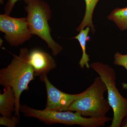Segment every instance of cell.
Wrapping results in <instances>:
<instances>
[{
  "mask_svg": "<svg viewBox=\"0 0 127 127\" xmlns=\"http://www.w3.org/2000/svg\"><path fill=\"white\" fill-rule=\"evenodd\" d=\"M28 48L20 50L18 56L13 55L14 58L6 67L0 70V84L11 87L16 98L15 115L20 118V97L23 91L29 90L28 84L34 79V70L28 61Z\"/></svg>",
  "mask_w": 127,
  "mask_h": 127,
  "instance_id": "obj_1",
  "label": "cell"
},
{
  "mask_svg": "<svg viewBox=\"0 0 127 127\" xmlns=\"http://www.w3.org/2000/svg\"><path fill=\"white\" fill-rule=\"evenodd\" d=\"M106 92L104 82L99 76L97 77L93 83L71 104L67 111L77 112L85 117H104L111 108L104 97Z\"/></svg>",
  "mask_w": 127,
  "mask_h": 127,
  "instance_id": "obj_2",
  "label": "cell"
},
{
  "mask_svg": "<svg viewBox=\"0 0 127 127\" xmlns=\"http://www.w3.org/2000/svg\"><path fill=\"white\" fill-rule=\"evenodd\" d=\"M20 111L26 117L37 119L47 124H61L68 126L100 127H104L107 123L112 120V118L107 116L101 118L85 117L77 112L70 111L38 110L26 105L21 106Z\"/></svg>",
  "mask_w": 127,
  "mask_h": 127,
  "instance_id": "obj_3",
  "label": "cell"
},
{
  "mask_svg": "<svg viewBox=\"0 0 127 127\" xmlns=\"http://www.w3.org/2000/svg\"><path fill=\"white\" fill-rule=\"evenodd\" d=\"M24 7L27 13L28 27L32 35H36L45 41L56 56L61 52L63 48L53 39L51 28L48 24L51 16L49 5L42 0H30Z\"/></svg>",
  "mask_w": 127,
  "mask_h": 127,
  "instance_id": "obj_4",
  "label": "cell"
},
{
  "mask_svg": "<svg viewBox=\"0 0 127 127\" xmlns=\"http://www.w3.org/2000/svg\"><path fill=\"white\" fill-rule=\"evenodd\" d=\"M90 66L97 73L106 86L107 100L113 112L109 127H121L123 120L127 116V98L123 97L116 87L115 70L109 65L102 63H93Z\"/></svg>",
  "mask_w": 127,
  "mask_h": 127,
  "instance_id": "obj_5",
  "label": "cell"
},
{
  "mask_svg": "<svg viewBox=\"0 0 127 127\" xmlns=\"http://www.w3.org/2000/svg\"><path fill=\"white\" fill-rule=\"evenodd\" d=\"M0 31L4 33L6 41L11 46L22 45L32 37L27 18H16L0 15Z\"/></svg>",
  "mask_w": 127,
  "mask_h": 127,
  "instance_id": "obj_6",
  "label": "cell"
},
{
  "mask_svg": "<svg viewBox=\"0 0 127 127\" xmlns=\"http://www.w3.org/2000/svg\"><path fill=\"white\" fill-rule=\"evenodd\" d=\"M45 83L47 92V102L45 109L56 111H67L73 102L79 97L82 93L77 94L65 93L60 91L49 81L47 75L40 77Z\"/></svg>",
  "mask_w": 127,
  "mask_h": 127,
  "instance_id": "obj_7",
  "label": "cell"
},
{
  "mask_svg": "<svg viewBox=\"0 0 127 127\" xmlns=\"http://www.w3.org/2000/svg\"><path fill=\"white\" fill-rule=\"evenodd\" d=\"M28 61L33 68L35 76L47 75L57 66L56 61L50 54L37 48L29 52Z\"/></svg>",
  "mask_w": 127,
  "mask_h": 127,
  "instance_id": "obj_8",
  "label": "cell"
},
{
  "mask_svg": "<svg viewBox=\"0 0 127 127\" xmlns=\"http://www.w3.org/2000/svg\"><path fill=\"white\" fill-rule=\"evenodd\" d=\"M16 98L14 90L11 87H4L3 93L0 94V113L1 116L11 117L15 111Z\"/></svg>",
  "mask_w": 127,
  "mask_h": 127,
  "instance_id": "obj_9",
  "label": "cell"
},
{
  "mask_svg": "<svg viewBox=\"0 0 127 127\" xmlns=\"http://www.w3.org/2000/svg\"><path fill=\"white\" fill-rule=\"evenodd\" d=\"M90 28L87 27L85 30H82L76 36L72 38L78 40L82 50V56L79 62L80 67L82 68H84V66L88 69H89L91 66L89 65L88 62L90 61V56L88 55L86 52V45L87 41L90 40V37L88 36V34L90 31Z\"/></svg>",
  "mask_w": 127,
  "mask_h": 127,
  "instance_id": "obj_10",
  "label": "cell"
},
{
  "mask_svg": "<svg viewBox=\"0 0 127 127\" xmlns=\"http://www.w3.org/2000/svg\"><path fill=\"white\" fill-rule=\"evenodd\" d=\"M86 2V12L84 18L79 26L77 28V31H81L86 27L91 28V31L94 34L95 31L92 22L93 15L96 5L99 0H84Z\"/></svg>",
  "mask_w": 127,
  "mask_h": 127,
  "instance_id": "obj_11",
  "label": "cell"
},
{
  "mask_svg": "<svg viewBox=\"0 0 127 127\" xmlns=\"http://www.w3.org/2000/svg\"><path fill=\"white\" fill-rule=\"evenodd\" d=\"M107 18L113 21L121 31L127 30V7H117L111 12Z\"/></svg>",
  "mask_w": 127,
  "mask_h": 127,
  "instance_id": "obj_12",
  "label": "cell"
},
{
  "mask_svg": "<svg viewBox=\"0 0 127 127\" xmlns=\"http://www.w3.org/2000/svg\"><path fill=\"white\" fill-rule=\"evenodd\" d=\"M114 64L116 65L123 67L127 71V54L122 55L120 53L117 52L114 56ZM123 89L127 90V83H122Z\"/></svg>",
  "mask_w": 127,
  "mask_h": 127,
  "instance_id": "obj_13",
  "label": "cell"
},
{
  "mask_svg": "<svg viewBox=\"0 0 127 127\" xmlns=\"http://www.w3.org/2000/svg\"><path fill=\"white\" fill-rule=\"evenodd\" d=\"M20 118L17 116L9 117L2 116L0 118V125L7 127H15L20 123Z\"/></svg>",
  "mask_w": 127,
  "mask_h": 127,
  "instance_id": "obj_14",
  "label": "cell"
},
{
  "mask_svg": "<svg viewBox=\"0 0 127 127\" xmlns=\"http://www.w3.org/2000/svg\"><path fill=\"white\" fill-rule=\"evenodd\" d=\"M20 0H8L4 8L5 14L7 15H9L12 11L15 4ZM26 4L29 2L30 0H23Z\"/></svg>",
  "mask_w": 127,
  "mask_h": 127,
  "instance_id": "obj_15",
  "label": "cell"
},
{
  "mask_svg": "<svg viewBox=\"0 0 127 127\" xmlns=\"http://www.w3.org/2000/svg\"><path fill=\"white\" fill-rule=\"evenodd\" d=\"M121 127H127V116L123 120L121 124Z\"/></svg>",
  "mask_w": 127,
  "mask_h": 127,
  "instance_id": "obj_16",
  "label": "cell"
}]
</instances>
